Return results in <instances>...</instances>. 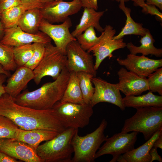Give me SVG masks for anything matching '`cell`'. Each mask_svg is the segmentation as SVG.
<instances>
[{
	"label": "cell",
	"instance_id": "cell-48",
	"mask_svg": "<svg viewBox=\"0 0 162 162\" xmlns=\"http://www.w3.org/2000/svg\"><path fill=\"white\" fill-rule=\"evenodd\" d=\"M112 1H115L118 2H124L129 1L130 0H111Z\"/></svg>",
	"mask_w": 162,
	"mask_h": 162
},
{
	"label": "cell",
	"instance_id": "cell-44",
	"mask_svg": "<svg viewBox=\"0 0 162 162\" xmlns=\"http://www.w3.org/2000/svg\"><path fill=\"white\" fill-rule=\"evenodd\" d=\"M0 74H4L6 75L8 77H9L11 75L10 72L5 70L2 65L0 64Z\"/></svg>",
	"mask_w": 162,
	"mask_h": 162
},
{
	"label": "cell",
	"instance_id": "cell-18",
	"mask_svg": "<svg viewBox=\"0 0 162 162\" xmlns=\"http://www.w3.org/2000/svg\"><path fill=\"white\" fill-rule=\"evenodd\" d=\"M5 86L6 92L15 98L34 77L33 70L24 66L17 67Z\"/></svg>",
	"mask_w": 162,
	"mask_h": 162
},
{
	"label": "cell",
	"instance_id": "cell-17",
	"mask_svg": "<svg viewBox=\"0 0 162 162\" xmlns=\"http://www.w3.org/2000/svg\"><path fill=\"white\" fill-rule=\"evenodd\" d=\"M119 82L117 83L120 91L126 96H138L148 90L147 78L121 68L118 71Z\"/></svg>",
	"mask_w": 162,
	"mask_h": 162
},
{
	"label": "cell",
	"instance_id": "cell-24",
	"mask_svg": "<svg viewBox=\"0 0 162 162\" xmlns=\"http://www.w3.org/2000/svg\"><path fill=\"white\" fill-rule=\"evenodd\" d=\"M122 100L125 107L136 109L151 106L162 107V95H155L150 91L141 96H125Z\"/></svg>",
	"mask_w": 162,
	"mask_h": 162
},
{
	"label": "cell",
	"instance_id": "cell-31",
	"mask_svg": "<svg viewBox=\"0 0 162 162\" xmlns=\"http://www.w3.org/2000/svg\"><path fill=\"white\" fill-rule=\"evenodd\" d=\"M0 64L8 71H15L17 68L14 59L13 47L3 44L0 41Z\"/></svg>",
	"mask_w": 162,
	"mask_h": 162
},
{
	"label": "cell",
	"instance_id": "cell-26",
	"mask_svg": "<svg viewBox=\"0 0 162 162\" xmlns=\"http://www.w3.org/2000/svg\"><path fill=\"white\" fill-rule=\"evenodd\" d=\"M68 82L60 100L61 103H71L84 104H85L80 88L77 72H70Z\"/></svg>",
	"mask_w": 162,
	"mask_h": 162
},
{
	"label": "cell",
	"instance_id": "cell-3",
	"mask_svg": "<svg viewBox=\"0 0 162 162\" xmlns=\"http://www.w3.org/2000/svg\"><path fill=\"white\" fill-rule=\"evenodd\" d=\"M78 128L66 129L52 139L39 145L36 151L43 162H72V138Z\"/></svg>",
	"mask_w": 162,
	"mask_h": 162
},
{
	"label": "cell",
	"instance_id": "cell-1",
	"mask_svg": "<svg viewBox=\"0 0 162 162\" xmlns=\"http://www.w3.org/2000/svg\"><path fill=\"white\" fill-rule=\"evenodd\" d=\"M0 115L24 130L44 129L60 133L66 129L53 109L40 110L20 105L6 93L0 97Z\"/></svg>",
	"mask_w": 162,
	"mask_h": 162
},
{
	"label": "cell",
	"instance_id": "cell-41",
	"mask_svg": "<svg viewBox=\"0 0 162 162\" xmlns=\"http://www.w3.org/2000/svg\"><path fill=\"white\" fill-rule=\"evenodd\" d=\"M8 77L6 75L3 74H0V97L6 93L5 86L4 83Z\"/></svg>",
	"mask_w": 162,
	"mask_h": 162
},
{
	"label": "cell",
	"instance_id": "cell-21",
	"mask_svg": "<svg viewBox=\"0 0 162 162\" xmlns=\"http://www.w3.org/2000/svg\"><path fill=\"white\" fill-rule=\"evenodd\" d=\"M161 133L162 129L157 131L142 145L123 154L122 156L126 162H150L151 158L149 151L155 140Z\"/></svg>",
	"mask_w": 162,
	"mask_h": 162
},
{
	"label": "cell",
	"instance_id": "cell-23",
	"mask_svg": "<svg viewBox=\"0 0 162 162\" xmlns=\"http://www.w3.org/2000/svg\"><path fill=\"white\" fill-rule=\"evenodd\" d=\"M42 19L40 8L29 9L22 15L18 21L17 26L26 32L36 34L40 31L39 27Z\"/></svg>",
	"mask_w": 162,
	"mask_h": 162
},
{
	"label": "cell",
	"instance_id": "cell-2",
	"mask_svg": "<svg viewBox=\"0 0 162 162\" xmlns=\"http://www.w3.org/2000/svg\"><path fill=\"white\" fill-rule=\"evenodd\" d=\"M70 73L65 68L54 81L46 83L32 91H24L14 98L15 102L20 105L38 110L52 109L64 95Z\"/></svg>",
	"mask_w": 162,
	"mask_h": 162
},
{
	"label": "cell",
	"instance_id": "cell-6",
	"mask_svg": "<svg viewBox=\"0 0 162 162\" xmlns=\"http://www.w3.org/2000/svg\"><path fill=\"white\" fill-rule=\"evenodd\" d=\"M91 104L57 102L53 107L55 113L65 129L83 128L88 125L93 113Z\"/></svg>",
	"mask_w": 162,
	"mask_h": 162
},
{
	"label": "cell",
	"instance_id": "cell-5",
	"mask_svg": "<svg viewBox=\"0 0 162 162\" xmlns=\"http://www.w3.org/2000/svg\"><path fill=\"white\" fill-rule=\"evenodd\" d=\"M107 124L103 119L95 130L84 136H79L76 131L71 141L74 153L72 162L94 161L97 152L108 137L104 134Z\"/></svg>",
	"mask_w": 162,
	"mask_h": 162
},
{
	"label": "cell",
	"instance_id": "cell-40",
	"mask_svg": "<svg viewBox=\"0 0 162 162\" xmlns=\"http://www.w3.org/2000/svg\"><path fill=\"white\" fill-rule=\"evenodd\" d=\"M17 159L0 151V162H18Z\"/></svg>",
	"mask_w": 162,
	"mask_h": 162
},
{
	"label": "cell",
	"instance_id": "cell-35",
	"mask_svg": "<svg viewBox=\"0 0 162 162\" xmlns=\"http://www.w3.org/2000/svg\"><path fill=\"white\" fill-rule=\"evenodd\" d=\"M135 6L142 8V11L146 14L155 15L161 21L162 20V14L157 9L155 6L147 4L144 0H131Z\"/></svg>",
	"mask_w": 162,
	"mask_h": 162
},
{
	"label": "cell",
	"instance_id": "cell-9",
	"mask_svg": "<svg viewBox=\"0 0 162 162\" xmlns=\"http://www.w3.org/2000/svg\"><path fill=\"white\" fill-rule=\"evenodd\" d=\"M102 33V38L98 43L87 51L92 52L95 57L94 68L96 70L105 58L108 57L110 59L114 51L124 48L127 45L123 38L114 39L116 30L110 25H106Z\"/></svg>",
	"mask_w": 162,
	"mask_h": 162
},
{
	"label": "cell",
	"instance_id": "cell-47",
	"mask_svg": "<svg viewBox=\"0 0 162 162\" xmlns=\"http://www.w3.org/2000/svg\"><path fill=\"white\" fill-rule=\"evenodd\" d=\"M41 2L43 4L46 3L53 1H64V0H40Z\"/></svg>",
	"mask_w": 162,
	"mask_h": 162
},
{
	"label": "cell",
	"instance_id": "cell-7",
	"mask_svg": "<svg viewBox=\"0 0 162 162\" xmlns=\"http://www.w3.org/2000/svg\"><path fill=\"white\" fill-rule=\"evenodd\" d=\"M67 64L66 55L51 43L46 44L43 58L33 70L34 82L38 85L42 79L46 76H51L54 80L56 79L66 67Z\"/></svg>",
	"mask_w": 162,
	"mask_h": 162
},
{
	"label": "cell",
	"instance_id": "cell-12",
	"mask_svg": "<svg viewBox=\"0 0 162 162\" xmlns=\"http://www.w3.org/2000/svg\"><path fill=\"white\" fill-rule=\"evenodd\" d=\"M91 81L94 88L90 102L93 107L99 103L106 102L116 106L122 111L125 110V107L117 83H111L96 76L92 77Z\"/></svg>",
	"mask_w": 162,
	"mask_h": 162
},
{
	"label": "cell",
	"instance_id": "cell-14",
	"mask_svg": "<svg viewBox=\"0 0 162 162\" xmlns=\"http://www.w3.org/2000/svg\"><path fill=\"white\" fill-rule=\"evenodd\" d=\"M52 40L47 35L40 31L36 34L26 32L18 26L4 30L3 36L0 41L3 44L13 47L35 43L46 44Z\"/></svg>",
	"mask_w": 162,
	"mask_h": 162
},
{
	"label": "cell",
	"instance_id": "cell-22",
	"mask_svg": "<svg viewBox=\"0 0 162 162\" xmlns=\"http://www.w3.org/2000/svg\"><path fill=\"white\" fill-rule=\"evenodd\" d=\"M141 45L139 46L134 45L131 42L127 44L126 47L130 54L136 55L140 53L146 56L149 54L154 55L158 57L162 56V48H158L154 45L155 40L148 29L145 34L141 38L140 41Z\"/></svg>",
	"mask_w": 162,
	"mask_h": 162
},
{
	"label": "cell",
	"instance_id": "cell-42",
	"mask_svg": "<svg viewBox=\"0 0 162 162\" xmlns=\"http://www.w3.org/2000/svg\"><path fill=\"white\" fill-rule=\"evenodd\" d=\"M149 5H153L158 8L161 10H162V0H144Z\"/></svg>",
	"mask_w": 162,
	"mask_h": 162
},
{
	"label": "cell",
	"instance_id": "cell-45",
	"mask_svg": "<svg viewBox=\"0 0 162 162\" xmlns=\"http://www.w3.org/2000/svg\"><path fill=\"white\" fill-rule=\"evenodd\" d=\"M1 10L0 9V40L2 38L4 34V29L1 22Z\"/></svg>",
	"mask_w": 162,
	"mask_h": 162
},
{
	"label": "cell",
	"instance_id": "cell-39",
	"mask_svg": "<svg viewBox=\"0 0 162 162\" xmlns=\"http://www.w3.org/2000/svg\"><path fill=\"white\" fill-rule=\"evenodd\" d=\"M149 154L151 158L150 162H152L154 160L158 161L160 162H162V158L158 153L157 148L152 147L149 151Z\"/></svg>",
	"mask_w": 162,
	"mask_h": 162
},
{
	"label": "cell",
	"instance_id": "cell-34",
	"mask_svg": "<svg viewBox=\"0 0 162 162\" xmlns=\"http://www.w3.org/2000/svg\"><path fill=\"white\" fill-rule=\"evenodd\" d=\"M34 53L28 62L24 65L33 70L42 59L44 53L45 44L40 43H35Z\"/></svg>",
	"mask_w": 162,
	"mask_h": 162
},
{
	"label": "cell",
	"instance_id": "cell-38",
	"mask_svg": "<svg viewBox=\"0 0 162 162\" xmlns=\"http://www.w3.org/2000/svg\"><path fill=\"white\" fill-rule=\"evenodd\" d=\"M21 3L33 8H40L42 5L40 0H20Z\"/></svg>",
	"mask_w": 162,
	"mask_h": 162
},
{
	"label": "cell",
	"instance_id": "cell-16",
	"mask_svg": "<svg viewBox=\"0 0 162 162\" xmlns=\"http://www.w3.org/2000/svg\"><path fill=\"white\" fill-rule=\"evenodd\" d=\"M0 151L25 162H43L31 147L14 138H0Z\"/></svg>",
	"mask_w": 162,
	"mask_h": 162
},
{
	"label": "cell",
	"instance_id": "cell-8",
	"mask_svg": "<svg viewBox=\"0 0 162 162\" xmlns=\"http://www.w3.org/2000/svg\"><path fill=\"white\" fill-rule=\"evenodd\" d=\"M138 132L132 131L130 133L121 132L107 137L103 146L97 152L95 158L107 154L113 156L110 162H116L117 157L134 148Z\"/></svg>",
	"mask_w": 162,
	"mask_h": 162
},
{
	"label": "cell",
	"instance_id": "cell-11",
	"mask_svg": "<svg viewBox=\"0 0 162 162\" xmlns=\"http://www.w3.org/2000/svg\"><path fill=\"white\" fill-rule=\"evenodd\" d=\"M82 7L79 0L53 1L43 4L40 10L43 19L53 24L63 22L69 16L77 13Z\"/></svg>",
	"mask_w": 162,
	"mask_h": 162
},
{
	"label": "cell",
	"instance_id": "cell-13",
	"mask_svg": "<svg viewBox=\"0 0 162 162\" xmlns=\"http://www.w3.org/2000/svg\"><path fill=\"white\" fill-rule=\"evenodd\" d=\"M72 26L70 19L68 17L62 23L55 25L42 19L39 30L49 37L54 41L55 46L66 55V48L71 42L76 40L70 32Z\"/></svg>",
	"mask_w": 162,
	"mask_h": 162
},
{
	"label": "cell",
	"instance_id": "cell-15",
	"mask_svg": "<svg viewBox=\"0 0 162 162\" xmlns=\"http://www.w3.org/2000/svg\"><path fill=\"white\" fill-rule=\"evenodd\" d=\"M118 63L137 75L147 77L158 68L162 66V59L150 58L146 56L129 54L125 59H117Z\"/></svg>",
	"mask_w": 162,
	"mask_h": 162
},
{
	"label": "cell",
	"instance_id": "cell-30",
	"mask_svg": "<svg viewBox=\"0 0 162 162\" xmlns=\"http://www.w3.org/2000/svg\"><path fill=\"white\" fill-rule=\"evenodd\" d=\"M102 33L97 37L94 28L91 26L83 33L76 36V40L81 47L85 50L88 51L98 43L102 36Z\"/></svg>",
	"mask_w": 162,
	"mask_h": 162
},
{
	"label": "cell",
	"instance_id": "cell-36",
	"mask_svg": "<svg viewBox=\"0 0 162 162\" xmlns=\"http://www.w3.org/2000/svg\"><path fill=\"white\" fill-rule=\"evenodd\" d=\"M22 4L20 0H0L1 12Z\"/></svg>",
	"mask_w": 162,
	"mask_h": 162
},
{
	"label": "cell",
	"instance_id": "cell-32",
	"mask_svg": "<svg viewBox=\"0 0 162 162\" xmlns=\"http://www.w3.org/2000/svg\"><path fill=\"white\" fill-rule=\"evenodd\" d=\"M18 128L9 118L0 115V139L14 138Z\"/></svg>",
	"mask_w": 162,
	"mask_h": 162
},
{
	"label": "cell",
	"instance_id": "cell-37",
	"mask_svg": "<svg viewBox=\"0 0 162 162\" xmlns=\"http://www.w3.org/2000/svg\"><path fill=\"white\" fill-rule=\"evenodd\" d=\"M81 2L82 7L93 8L97 10L98 8V0H79Z\"/></svg>",
	"mask_w": 162,
	"mask_h": 162
},
{
	"label": "cell",
	"instance_id": "cell-46",
	"mask_svg": "<svg viewBox=\"0 0 162 162\" xmlns=\"http://www.w3.org/2000/svg\"><path fill=\"white\" fill-rule=\"evenodd\" d=\"M116 161L118 162H126V161L123 157L122 155H120L117 158Z\"/></svg>",
	"mask_w": 162,
	"mask_h": 162
},
{
	"label": "cell",
	"instance_id": "cell-27",
	"mask_svg": "<svg viewBox=\"0 0 162 162\" xmlns=\"http://www.w3.org/2000/svg\"><path fill=\"white\" fill-rule=\"evenodd\" d=\"M33 8L22 4L1 12V22L4 30L17 26L23 13L27 10Z\"/></svg>",
	"mask_w": 162,
	"mask_h": 162
},
{
	"label": "cell",
	"instance_id": "cell-33",
	"mask_svg": "<svg viewBox=\"0 0 162 162\" xmlns=\"http://www.w3.org/2000/svg\"><path fill=\"white\" fill-rule=\"evenodd\" d=\"M147 77L149 91L157 92L162 95V68H158Z\"/></svg>",
	"mask_w": 162,
	"mask_h": 162
},
{
	"label": "cell",
	"instance_id": "cell-10",
	"mask_svg": "<svg viewBox=\"0 0 162 162\" xmlns=\"http://www.w3.org/2000/svg\"><path fill=\"white\" fill-rule=\"evenodd\" d=\"M67 64L66 68L70 72L83 71L96 77L97 71L94 68L92 55L84 50L77 40L68 44L66 48Z\"/></svg>",
	"mask_w": 162,
	"mask_h": 162
},
{
	"label": "cell",
	"instance_id": "cell-20",
	"mask_svg": "<svg viewBox=\"0 0 162 162\" xmlns=\"http://www.w3.org/2000/svg\"><path fill=\"white\" fill-rule=\"evenodd\" d=\"M104 13V11H97L93 8H84L80 22L71 33L72 35L76 38L91 26L98 32H103L104 28L100 26L99 21Z\"/></svg>",
	"mask_w": 162,
	"mask_h": 162
},
{
	"label": "cell",
	"instance_id": "cell-25",
	"mask_svg": "<svg viewBox=\"0 0 162 162\" xmlns=\"http://www.w3.org/2000/svg\"><path fill=\"white\" fill-rule=\"evenodd\" d=\"M118 7L125 15L126 20L124 26L118 34L114 37V39L123 38L128 35L143 36L148 29L144 28L142 23L136 22L133 19L130 15L131 9L126 7L123 2H120Z\"/></svg>",
	"mask_w": 162,
	"mask_h": 162
},
{
	"label": "cell",
	"instance_id": "cell-19",
	"mask_svg": "<svg viewBox=\"0 0 162 162\" xmlns=\"http://www.w3.org/2000/svg\"><path fill=\"white\" fill-rule=\"evenodd\" d=\"M59 133L46 130H26L18 128L14 139L28 144L36 151L41 142L52 139Z\"/></svg>",
	"mask_w": 162,
	"mask_h": 162
},
{
	"label": "cell",
	"instance_id": "cell-29",
	"mask_svg": "<svg viewBox=\"0 0 162 162\" xmlns=\"http://www.w3.org/2000/svg\"><path fill=\"white\" fill-rule=\"evenodd\" d=\"M35 43L13 47L14 59L17 67L24 66L32 56Z\"/></svg>",
	"mask_w": 162,
	"mask_h": 162
},
{
	"label": "cell",
	"instance_id": "cell-4",
	"mask_svg": "<svg viewBox=\"0 0 162 162\" xmlns=\"http://www.w3.org/2000/svg\"><path fill=\"white\" fill-rule=\"evenodd\" d=\"M136 110L134 115L125 120L121 132L141 133L147 141L162 129V107L151 106Z\"/></svg>",
	"mask_w": 162,
	"mask_h": 162
},
{
	"label": "cell",
	"instance_id": "cell-28",
	"mask_svg": "<svg viewBox=\"0 0 162 162\" xmlns=\"http://www.w3.org/2000/svg\"><path fill=\"white\" fill-rule=\"evenodd\" d=\"M80 88L85 104H90L94 91L91 81L93 75L88 73L80 71L77 72Z\"/></svg>",
	"mask_w": 162,
	"mask_h": 162
},
{
	"label": "cell",
	"instance_id": "cell-43",
	"mask_svg": "<svg viewBox=\"0 0 162 162\" xmlns=\"http://www.w3.org/2000/svg\"><path fill=\"white\" fill-rule=\"evenodd\" d=\"M153 147L162 148V133L154 141L153 145Z\"/></svg>",
	"mask_w": 162,
	"mask_h": 162
}]
</instances>
